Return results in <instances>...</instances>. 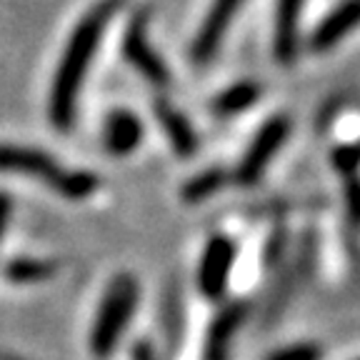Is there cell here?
Here are the masks:
<instances>
[{"label":"cell","instance_id":"ba28073f","mask_svg":"<svg viewBox=\"0 0 360 360\" xmlns=\"http://www.w3.org/2000/svg\"><path fill=\"white\" fill-rule=\"evenodd\" d=\"M123 53L130 60V65L138 68L143 75H146L150 83L155 85H165L168 83V68L163 65L160 56L153 51V45L148 43L146 35V15H138L133 20V25L125 33V43H123Z\"/></svg>","mask_w":360,"mask_h":360},{"label":"cell","instance_id":"d6986e66","mask_svg":"<svg viewBox=\"0 0 360 360\" xmlns=\"http://www.w3.org/2000/svg\"><path fill=\"white\" fill-rule=\"evenodd\" d=\"M283 245H285V236H283V233H273L268 245H265V263L276 265L283 255Z\"/></svg>","mask_w":360,"mask_h":360},{"label":"cell","instance_id":"6da1fadb","mask_svg":"<svg viewBox=\"0 0 360 360\" xmlns=\"http://www.w3.org/2000/svg\"><path fill=\"white\" fill-rule=\"evenodd\" d=\"M115 8H118V0H105L98 8H93L80 20L73 38L68 43L65 53H63V60L58 65V73L51 90V120L58 130H68L73 125L75 103H78L80 88H83V78L88 73L93 53L98 48V40H101L103 30H105Z\"/></svg>","mask_w":360,"mask_h":360},{"label":"cell","instance_id":"ffe728a7","mask_svg":"<svg viewBox=\"0 0 360 360\" xmlns=\"http://www.w3.org/2000/svg\"><path fill=\"white\" fill-rule=\"evenodd\" d=\"M8 220H11V198L6 193H0V240L6 236Z\"/></svg>","mask_w":360,"mask_h":360},{"label":"cell","instance_id":"9c48e42d","mask_svg":"<svg viewBox=\"0 0 360 360\" xmlns=\"http://www.w3.org/2000/svg\"><path fill=\"white\" fill-rule=\"evenodd\" d=\"M360 25V0H343L338 3L310 35V48L315 53H326L335 48L348 33H353Z\"/></svg>","mask_w":360,"mask_h":360},{"label":"cell","instance_id":"e0dca14e","mask_svg":"<svg viewBox=\"0 0 360 360\" xmlns=\"http://www.w3.org/2000/svg\"><path fill=\"white\" fill-rule=\"evenodd\" d=\"M321 348L313 343H295L288 345V348H281L276 353H270L265 360H321Z\"/></svg>","mask_w":360,"mask_h":360},{"label":"cell","instance_id":"3957f363","mask_svg":"<svg viewBox=\"0 0 360 360\" xmlns=\"http://www.w3.org/2000/svg\"><path fill=\"white\" fill-rule=\"evenodd\" d=\"M135 303H138V283L133 276H118L108 288L103 305L98 310L96 326L90 333V348L98 358H108L115 350L120 335L133 318Z\"/></svg>","mask_w":360,"mask_h":360},{"label":"cell","instance_id":"9a60e30c","mask_svg":"<svg viewBox=\"0 0 360 360\" xmlns=\"http://www.w3.org/2000/svg\"><path fill=\"white\" fill-rule=\"evenodd\" d=\"M53 270L56 265L45 263V260H13L6 273L13 283H38L51 276Z\"/></svg>","mask_w":360,"mask_h":360},{"label":"cell","instance_id":"52a82bcc","mask_svg":"<svg viewBox=\"0 0 360 360\" xmlns=\"http://www.w3.org/2000/svg\"><path fill=\"white\" fill-rule=\"evenodd\" d=\"M305 0H278L276 22H273V58L278 65H290L298 58L300 18Z\"/></svg>","mask_w":360,"mask_h":360},{"label":"cell","instance_id":"ac0fdd59","mask_svg":"<svg viewBox=\"0 0 360 360\" xmlns=\"http://www.w3.org/2000/svg\"><path fill=\"white\" fill-rule=\"evenodd\" d=\"M343 195H345V210H348L350 220L355 225H360V175L358 173L345 178Z\"/></svg>","mask_w":360,"mask_h":360},{"label":"cell","instance_id":"7a4b0ae2","mask_svg":"<svg viewBox=\"0 0 360 360\" xmlns=\"http://www.w3.org/2000/svg\"><path fill=\"white\" fill-rule=\"evenodd\" d=\"M0 170L25 173V175H33V178H40L45 186H51L53 191L70 198V200H80V198L90 195L98 186L96 175L78 173V170H65L51 155L33 150V148L0 146Z\"/></svg>","mask_w":360,"mask_h":360},{"label":"cell","instance_id":"5bb4252c","mask_svg":"<svg viewBox=\"0 0 360 360\" xmlns=\"http://www.w3.org/2000/svg\"><path fill=\"white\" fill-rule=\"evenodd\" d=\"M225 180H228L225 170H220V168L202 170V173L193 175L186 186L180 188V195H183L186 202H202V200H208L210 195H215V193L225 186Z\"/></svg>","mask_w":360,"mask_h":360},{"label":"cell","instance_id":"2e32d148","mask_svg":"<svg viewBox=\"0 0 360 360\" xmlns=\"http://www.w3.org/2000/svg\"><path fill=\"white\" fill-rule=\"evenodd\" d=\"M333 168L343 175V178L358 173L360 170V141L345 143V146L335 148V150H333Z\"/></svg>","mask_w":360,"mask_h":360},{"label":"cell","instance_id":"44dd1931","mask_svg":"<svg viewBox=\"0 0 360 360\" xmlns=\"http://www.w3.org/2000/svg\"><path fill=\"white\" fill-rule=\"evenodd\" d=\"M133 360H158V355L148 340H141V343H135V348H133Z\"/></svg>","mask_w":360,"mask_h":360},{"label":"cell","instance_id":"8fae6325","mask_svg":"<svg viewBox=\"0 0 360 360\" xmlns=\"http://www.w3.org/2000/svg\"><path fill=\"white\" fill-rule=\"evenodd\" d=\"M103 141L112 155H128L143 141V123L130 110H112L103 125Z\"/></svg>","mask_w":360,"mask_h":360},{"label":"cell","instance_id":"7c38bea8","mask_svg":"<svg viewBox=\"0 0 360 360\" xmlns=\"http://www.w3.org/2000/svg\"><path fill=\"white\" fill-rule=\"evenodd\" d=\"M155 115H158V120H160V125H163L173 150L178 153V155H193L198 148V138L186 115L180 110H175V108L165 101L155 103Z\"/></svg>","mask_w":360,"mask_h":360},{"label":"cell","instance_id":"8992f818","mask_svg":"<svg viewBox=\"0 0 360 360\" xmlns=\"http://www.w3.org/2000/svg\"><path fill=\"white\" fill-rule=\"evenodd\" d=\"M243 0H213V6H210L191 48V58L195 65H205L213 60Z\"/></svg>","mask_w":360,"mask_h":360},{"label":"cell","instance_id":"5b68a950","mask_svg":"<svg viewBox=\"0 0 360 360\" xmlns=\"http://www.w3.org/2000/svg\"><path fill=\"white\" fill-rule=\"evenodd\" d=\"M233 263H236V243L225 236L210 238L198 265V288L205 298H223L231 281Z\"/></svg>","mask_w":360,"mask_h":360},{"label":"cell","instance_id":"30bf717a","mask_svg":"<svg viewBox=\"0 0 360 360\" xmlns=\"http://www.w3.org/2000/svg\"><path fill=\"white\" fill-rule=\"evenodd\" d=\"M243 321H245V305L243 303L225 305L213 318V323H210L200 360H231L233 335L243 326Z\"/></svg>","mask_w":360,"mask_h":360},{"label":"cell","instance_id":"4fadbf2b","mask_svg":"<svg viewBox=\"0 0 360 360\" xmlns=\"http://www.w3.org/2000/svg\"><path fill=\"white\" fill-rule=\"evenodd\" d=\"M260 98V88L250 80H240V83L231 85L228 90H223L218 98H215L213 108L218 115H238V112L253 108L255 101Z\"/></svg>","mask_w":360,"mask_h":360},{"label":"cell","instance_id":"277c9868","mask_svg":"<svg viewBox=\"0 0 360 360\" xmlns=\"http://www.w3.org/2000/svg\"><path fill=\"white\" fill-rule=\"evenodd\" d=\"M288 135H290V118L288 115H273L270 120H265L263 128L255 133V138L250 141L248 150L243 153L240 163H238L236 180L240 186L250 188L263 178L273 155L285 146Z\"/></svg>","mask_w":360,"mask_h":360}]
</instances>
